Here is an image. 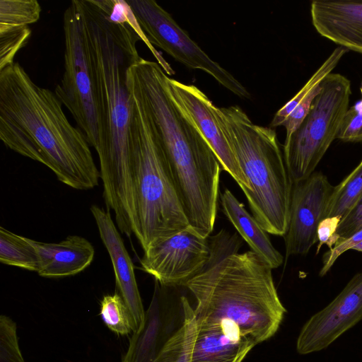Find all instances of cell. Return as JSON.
I'll return each instance as SVG.
<instances>
[{
  "instance_id": "obj_1",
  "label": "cell",
  "mask_w": 362,
  "mask_h": 362,
  "mask_svg": "<svg viewBox=\"0 0 362 362\" xmlns=\"http://www.w3.org/2000/svg\"><path fill=\"white\" fill-rule=\"evenodd\" d=\"M93 75L99 141L96 152L107 211L112 209L119 231L131 237L135 223L134 166L129 129L132 98L128 69L141 57L134 29L112 20L107 0H80Z\"/></svg>"
},
{
  "instance_id": "obj_2",
  "label": "cell",
  "mask_w": 362,
  "mask_h": 362,
  "mask_svg": "<svg viewBox=\"0 0 362 362\" xmlns=\"http://www.w3.org/2000/svg\"><path fill=\"white\" fill-rule=\"evenodd\" d=\"M0 139L75 189L98 185L84 133L70 123L54 92L37 86L18 62L0 71Z\"/></svg>"
},
{
  "instance_id": "obj_3",
  "label": "cell",
  "mask_w": 362,
  "mask_h": 362,
  "mask_svg": "<svg viewBox=\"0 0 362 362\" xmlns=\"http://www.w3.org/2000/svg\"><path fill=\"white\" fill-rule=\"evenodd\" d=\"M129 71L141 90L158 132L189 226L209 237L217 215L220 161L171 99L167 74L157 62L141 57Z\"/></svg>"
},
{
  "instance_id": "obj_4",
  "label": "cell",
  "mask_w": 362,
  "mask_h": 362,
  "mask_svg": "<svg viewBox=\"0 0 362 362\" xmlns=\"http://www.w3.org/2000/svg\"><path fill=\"white\" fill-rule=\"evenodd\" d=\"M185 284L194 297L197 322L224 321L255 345L277 332L286 313L272 269L252 250L218 258Z\"/></svg>"
},
{
  "instance_id": "obj_5",
  "label": "cell",
  "mask_w": 362,
  "mask_h": 362,
  "mask_svg": "<svg viewBox=\"0 0 362 362\" xmlns=\"http://www.w3.org/2000/svg\"><path fill=\"white\" fill-rule=\"evenodd\" d=\"M132 102L129 145L134 166V235L142 249L189 226L165 151L140 87L127 71Z\"/></svg>"
},
{
  "instance_id": "obj_6",
  "label": "cell",
  "mask_w": 362,
  "mask_h": 362,
  "mask_svg": "<svg viewBox=\"0 0 362 362\" xmlns=\"http://www.w3.org/2000/svg\"><path fill=\"white\" fill-rule=\"evenodd\" d=\"M218 119L248 181L252 216L269 234L286 233L293 182L276 131L255 124L238 105L216 107Z\"/></svg>"
},
{
  "instance_id": "obj_7",
  "label": "cell",
  "mask_w": 362,
  "mask_h": 362,
  "mask_svg": "<svg viewBox=\"0 0 362 362\" xmlns=\"http://www.w3.org/2000/svg\"><path fill=\"white\" fill-rule=\"evenodd\" d=\"M351 94V81L341 74L331 73L322 83L308 115L284 141V158L293 183L315 173L337 139Z\"/></svg>"
},
{
  "instance_id": "obj_8",
  "label": "cell",
  "mask_w": 362,
  "mask_h": 362,
  "mask_svg": "<svg viewBox=\"0 0 362 362\" xmlns=\"http://www.w3.org/2000/svg\"><path fill=\"white\" fill-rule=\"evenodd\" d=\"M63 30L64 71L54 92L96 151L99 132L94 81L80 0L71 1L65 9Z\"/></svg>"
},
{
  "instance_id": "obj_9",
  "label": "cell",
  "mask_w": 362,
  "mask_h": 362,
  "mask_svg": "<svg viewBox=\"0 0 362 362\" xmlns=\"http://www.w3.org/2000/svg\"><path fill=\"white\" fill-rule=\"evenodd\" d=\"M127 2L151 45H156L185 66L206 72L235 95L251 98L246 88L211 59L156 1L129 0Z\"/></svg>"
},
{
  "instance_id": "obj_10",
  "label": "cell",
  "mask_w": 362,
  "mask_h": 362,
  "mask_svg": "<svg viewBox=\"0 0 362 362\" xmlns=\"http://www.w3.org/2000/svg\"><path fill=\"white\" fill-rule=\"evenodd\" d=\"M208 240L189 226L144 250L141 269L161 286H184L212 260L214 250Z\"/></svg>"
},
{
  "instance_id": "obj_11",
  "label": "cell",
  "mask_w": 362,
  "mask_h": 362,
  "mask_svg": "<svg viewBox=\"0 0 362 362\" xmlns=\"http://www.w3.org/2000/svg\"><path fill=\"white\" fill-rule=\"evenodd\" d=\"M334 188L319 172L293 183L288 225L284 236L286 257L305 255L317 242V228L326 217Z\"/></svg>"
},
{
  "instance_id": "obj_12",
  "label": "cell",
  "mask_w": 362,
  "mask_h": 362,
  "mask_svg": "<svg viewBox=\"0 0 362 362\" xmlns=\"http://www.w3.org/2000/svg\"><path fill=\"white\" fill-rule=\"evenodd\" d=\"M166 85L171 99L209 145L222 169L231 175L243 192L249 189L248 181L218 121L216 106L194 85L182 83L168 75Z\"/></svg>"
},
{
  "instance_id": "obj_13",
  "label": "cell",
  "mask_w": 362,
  "mask_h": 362,
  "mask_svg": "<svg viewBox=\"0 0 362 362\" xmlns=\"http://www.w3.org/2000/svg\"><path fill=\"white\" fill-rule=\"evenodd\" d=\"M362 320V272L356 274L342 291L304 324L296 341L302 355L325 349Z\"/></svg>"
},
{
  "instance_id": "obj_14",
  "label": "cell",
  "mask_w": 362,
  "mask_h": 362,
  "mask_svg": "<svg viewBox=\"0 0 362 362\" xmlns=\"http://www.w3.org/2000/svg\"><path fill=\"white\" fill-rule=\"evenodd\" d=\"M100 237L110 255L116 285L134 319L136 332H139L146 321L141 298L138 288L133 262L123 240L112 218L110 211L97 205L90 206Z\"/></svg>"
},
{
  "instance_id": "obj_15",
  "label": "cell",
  "mask_w": 362,
  "mask_h": 362,
  "mask_svg": "<svg viewBox=\"0 0 362 362\" xmlns=\"http://www.w3.org/2000/svg\"><path fill=\"white\" fill-rule=\"evenodd\" d=\"M182 320L181 301L177 305L170 303L156 286L146 312L145 325L139 332L134 334L123 362H153Z\"/></svg>"
},
{
  "instance_id": "obj_16",
  "label": "cell",
  "mask_w": 362,
  "mask_h": 362,
  "mask_svg": "<svg viewBox=\"0 0 362 362\" xmlns=\"http://www.w3.org/2000/svg\"><path fill=\"white\" fill-rule=\"evenodd\" d=\"M310 15L321 36L362 54V1L315 0L311 2Z\"/></svg>"
},
{
  "instance_id": "obj_17",
  "label": "cell",
  "mask_w": 362,
  "mask_h": 362,
  "mask_svg": "<svg viewBox=\"0 0 362 362\" xmlns=\"http://www.w3.org/2000/svg\"><path fill=\"white\" fill-rule=\"evenodd\" d=\"M197 325L191 362H242L255 346L234 325L218 321Z\"/></svg>"
},
{
  "instance_id": "obj_18",
  "label": "cell",
  "mask_w": 362,
  "mask_h": 362,
  "mask_svg": "<svg viewBox=\"0 0 362 362\" xmlns=\"http://www.w3.org/2000/svg\"><path fill=\"white\" fill-rule=\"evenodd\" d=\"M38 256L40 276L55 278L73 276L87 268L93 262L95 250L92 244L79 235H69L57 243L30 239Z\"/></svg>"
},
{
  "instance_id": "obj_19",
  "label": "cell",
  "mask_w": 362,
  "mask_h": 362,
  "mask_svg": "<svg viewBox=\"0 0 362 362\" xmlns=\"http://www.w3.org/2000/svg\"><path fill=\"white\" fill-rule=\"evenodd\" d=\"M349 50L337 46L313 73L302 88L274 115L271 128L280 126L286 129V140L300 126L308 115L313 103L321 90L322 83L337 66Z\"/></svg>"
},
{
  "instance_id": "obj_20",
  "label": "cell",
  "mask_w": 362,
  "mask_h": 362,
  "mask_svg": "<svg viewBox=\"0 0 362 362\" xmlns=\"http://www.w3.org/2000/svg\"><path fill=\"white\" fill-rule=\"evenodd\" d=\"M223 213L251 250L264 260L270 267L276 269L284 261L282 255L274 247L267 233L229 189L220 194Z\"/></svg>"
},
{
  "instance_id": "obj_21",
  "label": "cell",
  "mask_w": 362,
  "mask_h": 362,
  "mask_svg": "<svg viewBox=\"0 0 362 362\" xmlns=\"http://www.w3.org/2000/svg\"><path fill=\"white\" fill-rule=\"evenodd\" d=\"M183 310L181 325L165 344L153 362H191L192 351L197 334V320L194 308L182 296Z\"/></svg>"
},
{
  "instance_id": "obj_22",
  "label": "cell",
  "mask_w": 362,
  "mask_h": 362,
  "mask_svg": "<svg viewBox=\"0 0 362 362\" xmlns=\"http://www.w3.org/2000/svg\"><path fill=\"white\" fill-rule=\"evenodd\" d=\"M0 262L37 272L38 256L30 238L0 227Z\"/></svg>"
},
{
  "instance_id": "obj_23",
  "label": "cell",
  "mask_w": 362,
  "mask_h": 362,
  "mask_svg": "<svg viewBox=\"0 0 362 362\" xmlns=\"http://www.w3.org/2000/svg\"><path fill=\"white\" fill-rule=\"evenodd\" d=\"M362 198V160L339 184L334 186L326 217H345Z\"/></svg>"
},
{
  "instance_id": "obj_24",
  "label": "cell",
  "mask_w": 362,
  "mask_h": 362,
  "mask_svg": "<svg viewBox=\"0 0 362 362\" xmlns=\"http://www.w3.org/2000/svg\"><path fill=\"white\" fill-rule=\"evenodd\" d=\"M40 13L36 0H1L0 31L28 26L40 19Z\"/></svg>"
},
{
  "instance_id": "obj_25",
  "label": "cell",
  "mask_w": 362,
  "mask_h": 362,
  "mask_svg": "<svg viewBox=\"0 0 362 362\" xmlns=\"http://www.w3.org/2000/svg\"><path fill=\"white\" fill-rule=\"evenodd\" d=\"M100 315L107 327L118 335L136 332L129 310L122 297L117 293L103 297L100 303Z\"/></svg>"
},
{
  "instance_id": "obj_26",
  "label": "cell",
  "mask_w": 362,
  "mask_h": 362,
  "mask_svg": "<svg viewBox=\"0 0 362 362\" xmlns=\"http://www.w3.org/2000/svg\"><path fill=\"white\" fill-rule=\"evenodd\" d=\"M29 26L0 31V71L14 63L17 52L29 41Z\"/></svg>"
},
{
  "instance_id": "obj_27",
  "label": "cell",
  "mask_w": 362,
  "mask_h": 362,
  "mask_svg": "<svg viewBox=\"0 0 362 362\" xmlns=\"http://www.w3.org/2000/svg\"><path fill=\"white\" fill-rule=\"evenodd\" d=\"M1 362H24L18 346L16 323L8 317H0Z\"/></svg>"
},
{
  "instance_id": "obj_28",
  "label": "cell",
  "mask_w": 362,
  "mask_h": 362,
  "mask_svg": "<svg viewBox=\"0 0 362 362\" xmlns=\"http://www.w3.org/2000/svg\"><path fill=\"white\" fill-rule=\"evenodd\" d=\"M360 91L362 96V83ZM337 139L344 142H362V98L345 113Z\"/></svg>"
},
{
  "instance_id": "obj_29",
  "label": "cell",
  "mask_w": 362,
  "mask_h": 362,
  "mask_svg": "<svg viewBox=\"0 0 362 362\" xmlns=\"http://www.w3.org/2000/svg\"><path fill=\"white\" fill-rule=\"evenodd\" d=\"M361 241L362 228L351 235L339 240L338 243L323 255V265L320 271V276H325L342 254L349 250H353Z\"/></svg>"
},
{
  "instance_id": "obj_30",
  "label": "cell",
  "mask_w": 362,
  "mask_h": 362,
  "mask_svg": "<svg viewBox=\"0 0 362 362\" xmlns=\"http://www.w3.org/2000/svg\"><path fill=\"white\" fill-rule=\"evenodd\" d=\"M341 221L340 217L331 216L325 218L320 223L317 232L318 245L316 254L319 253L323 245L325 244L332 249L338 243L340 238L337 231Z\"/></svg>"
},
{
  "instance_id": "obj_31",
  "label": "cell",
  "mask_w": 362,
  "mask_h": 362,
  "mask_svg": "<svg viewBox=\"0 0 362 362\" xmlns=\"http://www.w3.org/2000/svg\"><path fill=\"white\" fill-rule=\"evenodd\" d=\"M362 228V198L355 207L344 217L337 228L339 240L345 238Z\"/></svg>"
},
{
  "instance_id": "obj_32",
  "label": "cell",
  "mask_w": 362,
  "mask_h": 362,
  "mask_svg": "<svg viewBox=\"0 0 362 362\" xmlns=\"http://www.w3.org/2000/svg\"><path fill=\"white\" fill-rule=\"evenodd\" d=\"M353 250L362 252V241L359 243L356 247H354Z\"/></svg>"
}]
</instances>
